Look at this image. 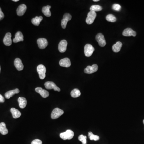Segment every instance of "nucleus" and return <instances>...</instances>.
<instances>
[{"mask_svg":"<svg viewBox=\"0 0 144 144\" xmlns=\"http://www.w3.org/2000/svg\"><path fill=\"white\" fill-rule=\"evenodd\" d=\"M31 144H42V142L39 139H36L32 142Z\"/></svg>","mask_w":144,"mask_h":144,"instance_id":"2f4dec72","label":"nucleus"},{"mask_svg":"<svg viewBox=\"0 0 144 144\" xmlns=\"http://www.w3.org/2000/svg\"><path fill=\"white\" fill-rule=\"evenodd\" d=\"M143 123H144V119L143 120Z\"/></svg>","mask_w":144,"mask_h":144,"instance_id":"e433bc0d","label":"nucleus"},{"mask_svg":"<svg viewBox=\"0 0 144 144\" xmlns=\"http://www.w3.org/2000/svg\"><path fill=\"white\" fill-rule=\"evenodd\" d=\"M88 136L90 140L91 141L94 140L95 141H97L99 140V137L98 136L95 135L91 132H88Z\"/></svg>","mask_w":144,"mask_h":144,"instance_id":"c85d7f7f","label":"nucleus"},{"mask_svg":"<svg viewBox=\"0 0 144 144\" xmlns=\"http://www.w3.org/2000/svg\"><path fill=\"white\" fill-rule=\"evenodd\" d=\"M123 36L125 37H130L133 36L135 37L136 35V32L130 28H127L125 29L122 32Z\"/></svg>","mask_w":144,"mask_h":144,"instance_id":"f8f14e48","label":"nucleus"},{"mask_svg":"<svg viewBox=\"0 0 144 144\" xmlns=\"http://www.w3.org/2000/svg\"><path fill=\"white\" fill-rule=\"evenodd\" d=\"M79 141L82 142L83 144H87V137L86 136H84L83 134H81L78 137Z\"/></svg>","mask_w":144,"mask_h":144,"instance_id":"c756f323","label":"nucleus"},{"mask_svg":"<svg viewBox=\"0 0 144 144\" xmlns=\"http://www.w3.org/2000/svg\"><path fill=\"white\" fill-rule=\"evenodd\" d=\"M59 65L60 66H63V67L68 68L71 66V61L68 58H65L64 59H62L60 61Z\"/></svg>","mask_w":144,"mask_h":144,"instance_id":"f3484780","label":"nucleus"},{"mask_svg":"<svg viewBox=\"0 0 144 144\" xmlns=\"http://www.w3.org/2000/svg\"><path fill=\"white\" fill-rule=\"evenodd\" d=\"M106 19L108 22H115L116 21V17L112 14L108 15L106 17Z\"/></svg>","mask_w":144,"mask_h":144,"instance_id":"cd10ccee","label":"nucleus"},{"mask_svg":"<svg viewBox=\"0 0 144 144\" xmlns=\"http://www.w3.org/2000/svg\"><path fill=\"white\" fill-rule=\"evenodd\" d=\"M71 95L72 97H73V98H77L80 96L81 93L79 89L75 88L71 91Z\"/></svg>","mask_w":144,"mask_h":144,"instance_id":"a878e982","label":"nucleus"},{"mask_svg":"<svg viewBox=\"0 0 144 144\" xmlns=\"http://www.w3.org/2000/svg\"><path fill=\"white\" fill-rule=\"evenodd\" d=\"M11 34L10 32H8L6 34L4 38L3 43L6 46H10L12 44V40L11 39Z\"/></svg>","mask_w":144,"mask_h":144,"instance_id":"9b49d317","label":"nucleus"},{"mask_svg":"<svg viewBox=\"0 0 144 144\" xmlns=\"http://www.w3.org/2000/svg\"><path fill=\"white\" fill-rule=\"evenodd\" d=\"M102 7L99 5H94L90 8V11L94 12L97 11H102Z\"/></svg>","mask_w":144,"mask_h":144,"instance_id":"bb28decb","label":"nucleus"},{"mask_svg":"<svg viewBox=\"0 0 144 144\" xmlns=\"http://www.w3.org/2000/svg\"><path fill=\"white\" fill-rule=\"evenodd\" d=\"M97 17L96 12L90 11L88 14L86 20V22L88 25H91L93 23Z\"/></svg>","mask_w":144,"mask_h":144,"instance_id":"39448f33","label":"nucleus"},{"mask_svg":"<svg viewBox=\"0 0 144 144\" xmlns=\"http://www.w3.org/2000/svg\"><path fill=\"white\" fill-rule=\"evenodd\" d=\"M4 101H5V100H4L3 97L2 96L1 94H0V102L3 103V102H4Z\"/></svg>","mask_w":144,"mask_h":144,"instance_id":"72a5a7b5","label":"nucleus"},{"mask_svg":"<svg viewBox=\"0 0 144 144\" xmlns=\"http://www.w3.org/2000/svg\"><path fill=\"white\" fill-rule=\"evenodd\" d=\"M112 9L114 11H119L121 9V6L120 5L117 4H114L112 6Z\"/></svg>","mask_w":144,"mask_h":144,"instance_id":"7c9ffc66","label":"nucleus"},{"mask_svg":"<svg viewBox=\"0 0 144 144\" xmlns=\"http://www.w3.org/2000/svg\"><path fill=\"white\" fill-rule=\"evenodd\" d=\"M4 17V14L3 13V12L2 11L1 9V7H0V21L2 20L3 19Z\"/></svg>","mask_w":144,"mask_h":144,"instance_id":"473e14b6","label":"nucleus"},{"mask_svg":"<svg viewBox=\"0 0 144 144\" xmlns=\"http://www.w3.org/2000/svg\"><path fill=\"white\" fill-rule=\"evenodd\" d=\"M51 8V6L47 5L46 6L43 7L42 9V12L45 16L47 17H50L51 15L50 9Z\"/></svg>","mask_w":144,"mask_h":144,"instance_id":"4be33fe9","label":"nucleus"},{"mask_svg":"<svg viewBox=\"0 0 144 144\" xmlns=\"http://www.w3.org/2000/svg\"><path fill=\"white\" fill-rule=\"evenodd\" d=\"M72 18L71 15L68 13H66L63 15V18L61 21V26L63 29H65L67 24Z\"/></svg>","mask_w":144,"mask_h":144,"instance_id":"0eeeda50","label":"nucleus"},{"mask_svg":"<svg viewBox=\"0 0 144 144\" xmlns=\"http://www.w3.org/2000/svg\"><path fill=\"white\" fill-rule=\"evenodd\" d=\"M37 71L40 79H43L45 78L46 70L45 66L43 65H40L38 66L37 67Z\"/></svg>","mask_w":144,"mask_h":144,"instance_id":"f03ea898","label":"nucleus"},{"mask_svg":"<svg viewBox=\"0 0 144 144\" xmlns=\"http://www.w3.org/2000/svg\"><path fill=\"white\" fill-rule=\"evenodd\" d=\"M96 39L101 47H104L106 45V42L104 35L102 33H99L96 36Z\"/></svg>","mask_w":144,"mask_h":144,"instance_id":"423d86ee","label":"nucleus"},{"mask_svg":"<svg viewBox=\"0 0 144 144\" xmlns=\"http://www.w3.org/2000/svg\"><path fill=\"white\" fill-rule=\"evenodd\" d=\"M67 45H68V43L66 40H61L60 42L59 45V50L60 52L61 53L65 52L67 49Z\"/></svg>","mask_w":144,"mask_h":144,"instance_id":"ddd939ff","label":"nucleus"},{"mask_svg":"<svg viewBox=\"0 0 144 144\" xmlns=\"http://www.w3.org/2000/svg\"><path fill=\"white\" fill-rule=\"evenodd\" d=\"M18 1H19L18 0H13V1H14V2H18Z\"/></svg>","mask_w":144,"mask_h":144,"instance_id":"c9c22d12","label":"nucleus"},{"mask_svg":"<svg viewBox=\"0 0 144 144\" xmlns=\"http://www.w3.org/2000/svg\"><path fill=\"white\" fill-rule=\"evenodd\" d=\"M11 112L14 119H17L21 116V113L20 111L16 108H11Z\"/></svg>","mask_w":144,"mask_h":144,"instance_id":"5701e85b","label":"nucleus"},{"mask_svg":"<svg viewBox=\"0 0 144 144\" xmlns=\"http://www.w3.org/2000/svg\"><path fill=\"white\" fill-rule=\"evenodd\" d=\"M93 1L94 2H98V1H99V0H93Z\"/></svg>","mask_w":144,"mask_h":144,"instance_id":"f704fd0d","label":"nucleus"},{"mask_svg":"<svg viewBox=\"0 0 144 144\" xmlns=\"http://www.w3.org/2000/svg\"><path fill=\"white\" fill-rule=\"evenodd\" d=\"M14 65L15 68L18 71H20L23 70L24 66L22 61L19 58H16L14 61Z\"/></svg>","mask_w":144,"mask_h":144,"instance_id":"dca6fc26","label":"nucleus"},{"mask_svg":"<svg viewBox=\"0 0 144 144\" xmlns=\"http://www.w3.org/2000/svg\"><path fill=\"white\" fill-rule=\"evenodd\" d=\"M35 91L37 93L40 94L43 98H45L49 96V93L46 90L43 89L41 87H37L35 88Z\"/></svg>","mask_w":144,"mask_h":144,"instance_id":"2eb2a0df","label":"nucleus"},{"mask_svg":"<svg viewBox=\"0 0 144 144\" xmlns=\"http://www.w3.org/2000/svg\"><path fill=\"white\" fill-rule=\"evenodd\" d=\"M0 73H1V66H0Z\"/></svg>","mask_w":144,"mask_h":144,"instance_id":"4c0bfd02","label":"nucleus"},{"mask_svg":"<svg viewBox=\"0 0 144 144\" xmlns=\"http://www.w3.org/2000/svg\"><path fill=\"white\" fill-rule=\"evenodd\" d=\"M43 18L42 16L36 17L32 19L31 22L33 25L36 26L39 25L40 22L43 20Z\"/></svg>","mask_w":144,"mask_h":144,"instance_id":"b1692460","label":"nucleus"},{"mask_svg":"<svg viewBox=\"0 0 144 144\" xmlns=\"http://www.w3.org/2000/svg\"><path fill=\"white\" fill-rule=\"evenodd\" d=\"M60 136L63 140H70L74 136V133L71 130H68L65 132L61 133Z\"/></svg>","mask_w":144,"mask_h":144,"instance_id":"f257e3e1","label":"nucleus"},{"mask_svg":"<svg viewBox=\"0 0 144 144\" xmlns=\"http://www.w3.org/2000/svg\"><path fill=\"white\" fill-rule=\"evenodd\" d=\"M19 92H20V91L18 88L9 91L5 94V97L6 99H9L16 94L18 93Z\"/></svg>","mask_w":144,"mask_h":144,"instance_id":"6ab92c4d","label":"nucleus"},{"mask_svg":"<svg viewBox=\"0 0 144 144\" xmlns=\"http://www.w3.org/2000/svg\"><path fill=\"white\" fill-rule=\"evenodd\" d=\"M38 46L40 49H44L48 46V42L45 38H40L37 40Z\"/></svg>","mask_w":144,"mask_h":144,"instance_id":"1a4fd4ad","label":"nucleus"},{"mask_svg":"<svg viewBox=\"0 0 144 144\" xmlns=\"http://www.w3.org/2000/svg\"><path fill=\"white\" fill-rule=\"evenodd\" d=\"M122 46V43L120 41H118L116 44H114L112 46V50L115 52H118L121 50Z\"/></svg>","mask_w":144,"mask_h":144,"instance_id":"412c9836","label":"nucleus"},{"mask_svg":"<svg viewBox=\"0 0 144 144\" xmlns=\"http://www.w3.org/2000/svg\"><path fill=\"white\" fill-rule=\"evenodd\" d=\"M63 113H64V111L63 110H61L58 108H56L52 111L51 114V117L52 119H57L60 117L63 114Z\"/></svg>","mask_w":144,"mask_h":144,"instance_id":"20e7f679","label":"nucleus"},{"mask_svg":"<svg viewBox=\"0 0 144 144\" xmlns=\"http://www.w3.org/2000/svg\"><path fill=\"white\" fill-rule=\"evenodd\" d=\"M94 48L92 45L89 44H86L84 47V52L85 56L89 57L91 56L94 51Z\"/></svg>","mask_w":144,"mask_h":144,"instance_id":"7ed1b4c3","label":"nucleus"},{"mask_svg":"<svg viewBox=\"0 0 144 144\" xmlns=\"http://www.w3.org/2000/svg\"><path fill=\"white\" fill-rule=\"evenodd\" d=\"M45 87L47 89H53L55 91H57L58 92H60V89L58 87L56 84L52 82H46L45 84Z\"/></svg>","mask_w":144,"mask_h":144,"instance_id":"9d476101","label":"nucleus"},{"mask_svg":"<svg viewBox=\"0 0 144 144\" xmlns=\"http://www.w3.org/2000/svg\"><path fill=\"white\" fill-rule=\"evenodd\" d=\"M18 101L19 103V106L21 108H24L26 107L27 105V100L26 98L23 97H20L18 99Z\"/></svg>","mask_w":144,"mask_h":144,"instance_id":"aec40b11","label":"nucleus"},{"mask_svg":"<svg viewBox=\"0 0 144 144\" xmlns=\"http://www.w3.org/2000/svg\"><path fill=\"white\" fill-rule=\"evenodd\" d=\"M0 133L3 135H6L8 134V131L4 122L0 123Z\"/></svg>","mask_w":144,"mask_h":144,"instance_id":"393cba45","label":"nucleus"},{"mask_svg":"<svg viewBox=\"0 0 144 144\" xmlns=\"http://www.w3.org/2000/svg\"><path fill=\"white\" fill-rule=\"evenodd\" d=\"M24 40V37L22 32L20 31H18L15 34V38L13 39V41L14 43H17L20 41Z\"/></svg>","mask_w":144,"mask_h":144,"instance_id":"a211bd4d","label":"nucleus"},{"mask_svg":"<svg viewBox=\"0 0 144 144\" xmlns=\"http://www.w3.org/2000/svg\"><path fill=\"white\" fill-rule=\"evenodd\" d=\"M98 69V66L97 65L94 64L92 66H87L86 68L84 70V72L88 74H91L93 73L96 71H97Z\"/></svg>","mask_w":144,"mask_h":144,"instance_id":"6e6552de","label":"nucleus"},{"mask_svg":"<svg viewBox=\"0 0 144 144\" xmlns=\"http://www.w3.org/2000/svg\"><path fill=\"white\" fill-rule=\"evenodd\" d=\"M27 9L26 5L24 4H22L18 7L17 10V13L19 16H23L25 13Z\"/></svg>","mask_w":144,"mask_h":144,"instance_id":"4468645a","label":"nucleus"}]
</instances>
